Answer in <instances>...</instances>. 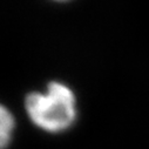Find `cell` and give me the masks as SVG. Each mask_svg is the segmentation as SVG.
Listing matches in <instances>:
<instances>
[{
	"instance_id": "cell-1",
	"label": "cell",
	"mask_w": 149,
	"mask_h": 149,
	"mask_svg": "<svg viewBox=\"0 0 149 149\" xmlns=\"http://www.w3.org/2000/svg\"><path fill=\"white\" fill-rule=\"evenodd\" d=\"M25 104L32 121L48 132L63 130L75 119L74 94L60 82L49 84L47 93H31Z\"/></svg>"
},
{
	"instance_id": "cell-2",
	"label": "cell",
	"mask_w": 149,
	"mask_h": 149,
	"mask_svg": "<svg viewBox=\"0 0 149 149\" xmlns=\"http://www.w3.org/2000/svg\"><path fill=\"white\" fill-rule=\"evenodd\" d=\"M14 127V119L5 107H1L0 109V144L1 148H5L10 140H11V134Z\"/></svg>"
}]
</instances>
